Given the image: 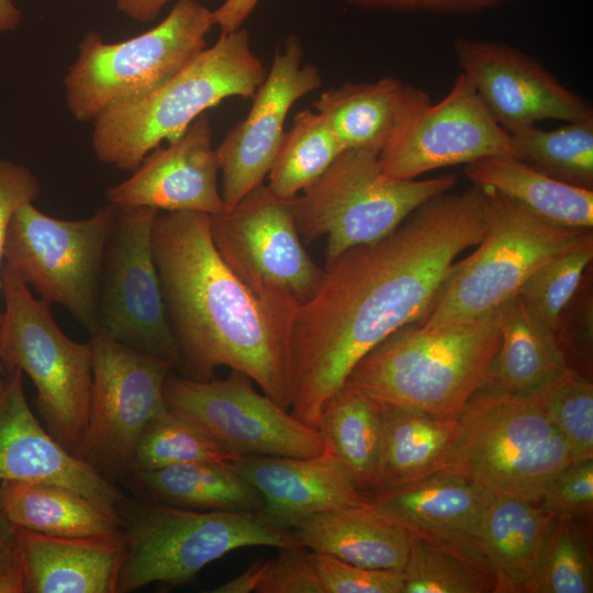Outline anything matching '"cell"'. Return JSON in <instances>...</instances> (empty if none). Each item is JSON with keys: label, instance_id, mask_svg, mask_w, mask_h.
I'll use <instances>...</instances> for the list:
<instances>
[{"label": "cell", "instance_id": "7c38bea8", "mask_svg": "<svg viewBox=\"0 0 593 593\" xmlns=\"http://www.w3.org/2000/svg\"><path fill=\"white\" fill-rule=\"evenodd\" d=\"M210 228L226 265L291 326L324 271L303 246L292 199L279 198L262 183L233 208L210 215Z\"/></svg>", "mask_w": 593, "mask_h": 593}, {"label": "cell", "instance_id": "e0dca14e", "mask_svg": "<svg viewBox=\"0 0 593 593\" xmlns=\"http://www.w3.org/2000/svg\"><path fill=\"white\" fill-rule=\"evenodd\" d=\"M303 46L290 34L277 48L266 78L254 94L248 114L225 134L215 155L224 210L262 184L284 135L292 105L322 85L320 69L303 64Z\"/></svg>", "mask_w": 593, "mask_h": 593}, {"label": "cell", "instance_id": "f6af8a7d", "mask_svg": "<svg viewBox=\"0 0 593 593\" xmlns=\"http://www.w3.org/2000/svg\"><path fill=\"white\" fill-rule=\"evenodd\" d=\"M353 8L367 11L396 13H455L479 12L499 5L506 0H344Z\"/></svg>", "mask_w": 593, "mask_h": 593}, {"label": "cell", "instance_id": "5b68a950", "mask_svg": "<svg viewBox=\"0 0 593 593\" xmlns=\"http://www.w3.org/2000/svg\"><path fill=\"white\" fill-rule=\"evenodd\" d=\"M125 556L118 593L191 581L206 564L245 547L299 546L292 529L259 511H201L127 499L119 510Z\"/></svg>", "mask_w": 593, "mask_h": 593}, {"label": "cell", "instance_id": "7bdbcfd3", "mask_svg": "<svg viewBox=\"0 0 593 593\" xmlns=\"http://www.w3.org/2000/svg\"><path fill=\"white\" fill-rule=\"evenodd\" d=\"M257 593H324L311 550L302 546L279 548L268 560Z\"/></svg>", "mask_w": 593, "mask_h": 593}, {"label": "cell", "instance_id": "c3c4849f", "mask_svg": "<svg viewBox=\"0 0 593 593\" xmlns=\"http://www.w3.org/2000/svg\"><path fill=\"white\" fill-rule=\"evenodd\" d=\"M267 564H268V560L256 561L249 568H247L244 572L222 583L221 585L213 589L211 592L212 593L256 592L257 588L259 586L264 578Z\"/></svg>", "mask_w": 593, "mask_h": 593}, {"label": "cell", "instance_id": "74e56055", "mask_svg": "<svg viewBox=\"0 0 593 593\" xmlns=\"http://www.w3.org/2000/svg\"><path fill=\"white\" fill-rule=\"evenodd\" d=\"M593 258V233L584 231L569 247L541 265L518 295L530 313L553 334L560 316L581 287Z\"/></svg>", "mask_w": 593, "mask_h": 593}, {"label": "cell", "instance_id": "d6a6232c", "mask_svg": "<svg viewBox=\"0 0 593 593\" xmlns=\"http://www.w3.org/2000/svg\"><path fill=\"white\" fill-rule=\"evenodd\" d=\"M343 152L326 120L316 111L298 112L284 133L268 187L279 198L293 199L313 183Z\"/></svg>", "mask_w": 593, "mask_h": 593}, {"label": "cell", "instance_id": "f546056e", "mask_svg": "<svg viewBox=\"0 0 593 593\" xmlns=\"http://www.w3.org/2000/svg\"><path fill=\"white\" fill-rule=\"evenodd\" d=\"M0 508L18 527L61 537L113 535L121 532L120 517L63 486L0 481Z\"/></svg>", "mask_w": 593, "mask_h": 593}, {"label": "cell", "instance_id": "7402d4cb", "mask_svg": "<svg viewBox=\"0 0 593 593\" xmlns=\"http://www.w3.org/2000/svg\"><path fill=\"white\" fill-rule=\"evenodd\" d=\"M493 496V493L451 470L379 489L367 495L372 505L412 535L452 549L481 567L477 538Z\"/></svg>", "mask_w": 593, "mask_h": 593}, {"label": "cell", "instance_id": "ab89813d", "mask_svg": "<svg viewBox=\"0 0 593 593\" xmlns=\"http://www.w3.org/2000/svg\"><path fill=\"white\" fill-rule=\"evenodd\" d=\"M312 552L324 593H403V572L369 569Z\"/></svg>", "mask_w": 593, "mask_h": 593}, {"label": "cell", "instance_id": "d6986e66", "mask_svg": "<svg viewBox=\"0 0 593 593\" xmlns=\"http://www.w3.org/2000/svg\"><path fill=\"white\" fill-rule=\"evenodd\" d=\"M0 481L63 486L118 517L127 500L114 482L64 448L41 425L26 401L20 369L10 372L0 400Z\"/></svg>", "mask_w": 593, "mask_h": 593}, {"label": "cell", "instance_id": "681fc988", "mask_svg": "<svg viewBox=\"0 0 593 593\" xmlns=\"http://www.w3.org/2000/svg\"><path fill=\"white\" fill-rule=\"evenodd\" d=\"M172 0H114L118 10L138 23L156 20L163 8Z\"/></svg>", "mask_w": 593, "mask_h": 593}, {"label": "cell", "instance_id": "6da1fadb", "mask_svg": "<svg viewBox=\"0 0 593 593\" xmlns=\"http://www.w3.org/2000/svg\"><path fill=\"white\" fill-rule=\"evenodd\" d=\"M484 230L482 189L450 190L384 237L326 262L318 288L291 323V414L318 429L325 403L354 366L390 334L426 316L457 257Z\"/></svg>", "mask_w": 593, "mask_h": 593}, {"label": "cell", "instance_id": "1f68e13d", "mask_svg": "<svg viewBox=\"0 0 593 593\" xmlns=\"http://www.w3.org/2000/svg\"><path fill=\"white\" fill-rule=\"evenodd\" d=\"M404 82L385 76L371 82H346L321 93L313 103L345 149L380 154L395 124Z\"/></svg>", "mask_w": 593, "mask_h": 593}, {"label": "cell", "instance_id": "8d00e7d4", "mask_svg": "<svg viewBox=\"0 0 593 593\" xmlns=\"http://www.w3.org/2000/svg\"><path fill=\"white\" fill-rule=\"evenodd\" d=\"M403 578V593H496V580L483 567L415 535Z\"/></svg>", "mask_w": 593, "mask_h": 593}, {"label": "cell", "instance_id": "ac0fdd59", "mask_svg": "<svg viewBox=\"0 0 593 593\" xmlns=\"http://www.w3.org/2000/svg\"><path fill=\"white\" fill-rule=\"evenodd\" d=\"M452 48L461 72L508 134L544 120L574 122L593 116L586 99L517 47L459 36Z\"/></svg>", "mask_w": 593, "mask_h": 593}, {"label": "cell", "instance_id": "ee69618b", "mask_svg": "<svg viewBox=\"0 0 593 593\" xmlns=\"http://www.w3.org/2000/svg\"><path fill=\"white\" fill-rule=\"evenodd\" d=\"M40 194V182L27 167L0 158V294L3 269L1 264L10 221L21 205L33 202Z\"/></svg>", "mask_w": 593, "mask_h": 593}, {"label": "cell", "instance_id": "ba28073f", "mask_svg": "<svg viewBox=\"0 0 593 593\" xmlns=\"http://www.w3.org/2000/svg\"><path fill=\"white\" fill-rule=\"evenodd\" d=\"M481 189L483 236L472 254L451 266L428 313L417 322L424 327L466 322L499 310L533 272L586 231L550 222L493 189Z\"/></svg>", "mask_w": 593, "mask_h": 593}, {"label": "cell", "instance_id": "836d02e7", "mask_svg": "<svg viewBox=\"0 0 593 593\" xmlns=\"http://www.w3.org/2000/svg\"><path fill=\"white\" fill-rule=\"evenodd\" d=\"M516 158L568 184L593 190V116L547 131L510 133Z\"/></svg>", "mask_w": 593, "mask_h": 593}, {"label": "cell", "instance_id": "4dcf8cb0", "mask_svg": "<svg viewBox=\"0 0 593 593\" xmlns=\"http://www.w3.org/2000/svg\"><path fill=\"white\" fill-rule=\"evenodd\" d=\"M318 432L325 451L339 460L362 493L378 489L382 418L377 403L344 384L325 403Z\"/></svg>", "mask_w": 593, "mask_h": 593}, {"label": "cell", "instance_id": "603a6c76", "mask_svg": "<svg viewBox=\"0 0 593 593\" xmlns=\"http://www.w3.org/2000/svg\"><path fill=\"white\" fill-rule=\"evenodd\" d=\"M24 593H118L125 556L122 532L61 537L13 526Z\"/></svg>", "mask_w": 593, "mask_h": 593}, {"label": "cell", "instance_id": "44dd1931", "mask_svg": "<svg viewBox=\"0 0 593 593\" xmlns=\"http://www.w3.org/2000/svg\"><path fill=\"white\" fill-rule=\"evenodd\" d=\"M228 466L260 494V512L281 528L291 529L309 516L368 501L327 451L313 457L243 455Z\"/></svg>", "mask_w": 593, "mask_h": 593}, {"label": "cell", "instance_id": "7dc6e473", "mask_svg": "<svg viewBox=\"0 0 593 593\" xmlns=\"http://www.w3.org/2000/svg\"><path fill=\"white\" fill-rule=\"evenodd\" d=\"M260 0H224L213 10L214 24L221 33H230L240 29L250 16Z\"/></svg>", "mask_w": 593, "mask_h": 593}, {"label": "cell", "instance_id": "60d3db41", "mask_svg": "<svg viewBox=\"0 0 593 593\" xmlns=\"http://www.w3.org/2000/svg\"><path fill=\"white\" fill-rule=\"evenodd\" d=\"M551 515H568L592 524L593 458L571 461L549 484L538 502Z\"/></svg>", "mask_w": 593, "mask_h": 593}, {"label": "cell", "instance_id": "f907efd6", "mask_svg": "<svg viewBox=\"0 0 593 593\" xmlns=\"http://www.w3.org/2000/svg\"><path fill=\"white\" fill-rule=\"evenodd\" d=\"M21 24V12L12 0H0V33L15 31Z\"/></svg>", "mask_w": 593, "mask_h": 593}, {"label": "cell", "instance_id": "e575fe53", "mask_svg": "<svg viewBox=\"0 0 593 593\" xmlns=\"http://www.w3.org/2000/svg\"><path fill=\"white\" fill-rule=\"evenodd\" d=\"M591 525L552 516L529 593H592Z\"/></svg>", "mask_w": 593, "mask_h": 593}, {"label": "cell", "instance_id": "3957f363", "mask_svg": "<svg viewBox=\"0 0 593 593\" xmlns=\"http://www.w3.org/2000/svg\"><path fill=\"white\" fill-rule=\"evenodd\" d=\"M500 340V309L439 327L411 323L368 351L345 384L379 406L456 417L483 387Z\"/></svg>", "mask_w": 593, "mask_h": 593}, {"label": "cell", "instance_id": "30bf717a", "mask_svg": "<svg viewBox=\"0 0 593 593\" xmlns=\"http://www.w3.org/2000/svg\"><path fill=\"white\" fill-rule=\"evenodd\" d=\"M4 310L0 355L9 370L20 369L36 389L35 405L47 432L71 454L88 423L92 384L89 340L69 338L55 322L51 304L7 267L2 269Z\"/></svg>", "mask_w": 593, "mask_h": 593}, {"label": "cell", "instance_id": "52a82bcc", "mask_svg": "<svg viewBox=\"0 0 593 593\" xmlns=\"http://www.w3.org/2000/svg\"><path fill=\"white\" fill-rule=\"evenodd\" d=\"M454 174L399 179L382 169L379 153L345 149L313 183L292 199L298 232L306 243L326 237V262L378 240L429 199L450 191Z\"/></svg>", "mask_w": 593, "mask_h": 593}, {"label": "cell", "instance_id": "9a60e30c", "mask_svg": "<svg viewBox=\"0 0 593 593\" xmlns=\"http://www.w3.org/2000/svg\"><path fill=\"white\" fill-rule=\"evenodd\" d=\"M158 213L118 208L99 281L97 332L180 365L153 253Z\"/></svg>", "mask_w": 593, "mask_h": 593}, {"label": "cell", "instance_id": "277c9868", "mask_svg": "<svg viewBox=\"0 0 593 593\" xmlns=\"http://www.w3.org/2000/svg\"><path fill=\"white\" fill-rule=\"evenodd\" d=\"M266 75L246 29L221 33L165 82L99 115L92 122L94 156L133 171L163 142L178 139L206 110L231 97L253 98Z\"/></svg>", "mask_w": 593, "mask_h": 593}, {"label": "cell", "instance_id": "484cf974", "mask_svg": "<svg viewBox=\"0 0 593 593\" xmlns=\"http://www.w3.org/2000/svg\"><path fill=\"white\" fill-rule=\"evenodd\" d=\"M501 340L482 388L539 396L573 369L553 332L536 318L518 294L500 307Z\"/></svg>", "mask_w": 593, "mask_h": 593}, {"label": "cell", "instance_id": "816d5d0a", "mask_svg": "<svg viewBox=\"0 0 593 593\" xmlns=\"http://www.w3.org/2000/svg\"><path fill=\"white\" fill-rule=\"evenodd\" d=\"M2 367H3V363H2V359L0 355V400L2 399L5 388H7V382H4L2 378V369H3Z\"/></svg>", "mask_w": 593, "mask_h": 593}, {"label": "cell", "instance_id": "b9f144b4", "mask_svg": "<svg viewBox=\"0 0 593 593\" xmlns=\"http://www.w3.org/2000/svg\"><path fill=\"white\" fill-rule=\"evenodd\" d=\"M592 295L580 289L563 310L555 332L557 343L567 362L578 366L575 371L592 377L593 325ZM570 366V365H569Z\"/></svg>", "mask_w": 593, "mask_h": 593}, {"label": "cell", "instance_id": "ffe728a7", "mask_svg": "<svg viewBox=\"0 0 593 593\" xmlns=\"http://www.w3.org/2000/svg\"><path fill=\"white\" fill-rule=\"evenodd\" d=\"M124 181L107 189L116 208L197 211L214 215L224 210L217 183L219 166L206 113L167 146L152 150Z\"/></svg>", "mask_w": 593, "mask_h": 593}, {"label": "cell", "instance_id": "7a4b0ae2", "mask_svg": "<svg viewBox=\"0 0 593 593\" xmlns=\"http://www.w3.org/2000/svg\"><path fill=\"white\" fill-rule=\"evenodd\" d=\"M153 253L181 363L209 380L225 366L281 407L292 402L291 326L256 296L214 246L210 215L158 213Z\"/></svg>", "mask_w": 593, "mask_h": 593}, {"label": "cell", "instance_id": "2e32d148", "mask_svg": "<svg viewBox=\"0 0 593 593\" xmlns=\"http://www.w3.org/2000/svg\"><path fill=\"white\" fill-rule=\"evenodd\" d=\"M245 374L197 380L169 374L164 388L168 410L209 433L232 452L313 457L325 451L320 432L260 394Z\"/></svg>", "mask_w": 593, "mask_h": 593}, {"label": "cell", "instance_id": "f35d334b", "mask_svg": "<svg viewBox=\"0 0 593 593\" xmlns=\"http://www.w3.org/2000/svg\"><path fill=\"white\" fill-rule=\"evenodd\" d=\"M540 403L564 439L572 461L593 458V383L572 370L541 395Z\"/></svg>", "mask_w": 593, "mask_h": 593}, {"label": "cell", "instance_id": "8992f818", "mask_svg": "<svg viewBox=\"0 0 593 593\" xmlns=\"http://www.w3.org/2000/svg\"><path fill=\"white\" fill-rule=\"evenodd\" d=\"M571 461L538 396L481 388L456 416L449 470L493 494L538 503Z\"/></svg>", "mask_w": 593, "mask_h": 593}, {"label": "cell", "instance_id": "bcb514c9", "mask_svg": "<svg viewBox=\"0 0 593 593\" xmlns=\"http://www.w3.org/2000/svg\"><path fill=\"white\" fill-rule=\"evenodd\" d=\"M23 588V570L13 525L0 508V593H18Z\"/></svg>", "mask_w": 593, "mask_h": 593}, {"label": "cell", "instance_id": "d4e9b609", "mask_svg": "<svg viewBox=\"0 0 593 593\" xmlns=\"http://www.w3.org/2000/svg\"><path fill=\"white\" fill-rule=\"evenodd\" d=\"M552 516L539 503L494 494L480 524L477 552L496 580V593H529Z\"/></svg>", "mask_w": 593, "mask_h": 593}, {"label": "cell", "instance_id": "83f0119b", "mask_svg": "<svg viewBox=\"0 0 593 593\" xmlns=\"http://www.w3.org/2000/svg\"><path fill=\"white\" fill-rule=\"evenodd\" d=\"M379 407L382 440L377 490L402 485L438 471L449 470L456 417H437L409 407Z\"/></svg>", "mask_w": 593, "mask_h": 593}, {"label": "cell", "instance_id": "cb8c5ba5", "mask_svg": "<svg viewBox=\"0 0 593 593\" xmlns=\"http://www.w3.org/2000/svg\"><path fill=\"white\" fill-rule=\"evenodd\" d=\"M300 546L369 569L403 572L412 534L369 500L303 518L292 528Z\"/></svg>", "mask_w": 593, "mask_h": 593}, {"label": "cell", "instance_id": "4316f807", "mask_svg": "<svg viewBox=\"0 0 593 593\" xmlns=\"http://www.w3.org/2000/svg\"><path fill=\"white\" fill-rule=\"evenodd\" d=\"M473 186L489 188L550 222L593 226V190L559 181L512 156H488L463 170Z\"/></svg>", "mask_w": 593, "mask_h": 593}, {"label": "cell", "instance_id": "d590c367", "mask_svg": "<svg viewBox=\"0 0 593 593\" xmlns=\"http://www.w3.org/2000/svg\"><path fill=\"white\" fill-rule=\"evenodd\" d=\"M239 457L198 424L167 409L144 429L132 472L190 462L228 463Z\"/></svg>", "mask_w": 593, "mask_h": 593}, {"label": "cell", "instance_id": "5bb4252c", "mask_svg": "<svg viewBox=\"0 0 593 593\" xmlns=\"http://www.w3.org/2000/svg\"><path fill=\"white\" fill-rule=\"evenodd\" d=\"M488 156L515 157L508 133L462 72L438 102L425 90L404 83L394 127L379 154L385 174L417 179Z\"/></svg>", "mask_w": 593, "mask_h": 593}, {"label": "cell", "instance_id": "8fae6325", "mask_svg": "<svg viewBox=\"0 0 593 593\" xmlns=\"http://www.w3.org/2000/svg\"><path fill=\"white\" fill-rule=\"evenodd\" d=\"M116 213L108 203L87 219L61 220L26 202L8 227L4 267L41 300L65 307L90 335L98 329L99 281Z\"/></svg>", "mask_w": 593, "mask_h": 593}, {"label": "cell", "instance_id": "f1b7e54d", "mask_svg": "<svg viewBox=\"0 0 593 593\" xmlns=\"http://www.w3.org/2000/svg\"><path fill=\"white\" fill-rule=\"evenodd\" d=\"M130 488L146 502L201 511H259L260 494L228 463L190 462L134 471Z\"/></svg>", "mask_w": 593, "mask_h": 593}, {"label": "cell", "instance_id": "9c48e42d", "mask_svg": "<svg viewBox=\"0 0 593 593\" xmlns=\"http://www.w3.org/2000/svg\"><path fill=\"white\" fill-rule=\"evenodd\" d=\"M213 26V10L177 0L163 21L137 36L108 43L89 31L64 78L70 114L93 122L109 108L148 93L206 47Z\"/></svg>", "mask_w": 593, "mask_h": 593}, {"label": "cell", "instance_id": "4fadbf2b", "mask_svg": "<svg viewBox=\"0 0 593 593\" xmlns=\"http://www.w3.org/2000/svg\"><path fill=\"white\" fill-rule=\"evenodd\" d=\"M92 384L88 423L74 455L109 480H126L137 443L167 411L164 388L174 361L97 332L89 339Z\"/></svg>", "mask_w": 593, "mask_h": 593}]
</instances>
